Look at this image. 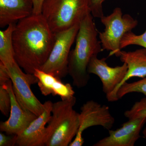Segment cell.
I'll return each instance as SVG.
<instances>
[{
	"label": "cell",
	"instance_id": "17",
	"mask_svg": "<svg viewBox=\"0 0 146 146\" xmlns=\"http://www.w3.org/2000/svg\"><path fill=\"white\" fill-rule=\"evenodd\" d=\"M133 93H141L146 96V77L137 81L123 84L118 89L117 97L119 100L127 94Z\"/></svg>",
	"mask_w": 146,
	"mask_h": 146
},
{
	"label": "cell",
	"instance_id": "9",
	"mask_svg": "<svg viewBox=\"0 0 146 146\" xmlns=\"http://www.w3.org/2000/svg\"><path fill=\"white\" fill-rule=\"evenodd\" d=\"M106 58H98L95 55L91 58L88 66L89 74L98 76L100 79L102 85V91L108 102L118 100L117 91L118 86L125 77L128 68L126 63L120 66L112 67L109 66Z\"/></svg>",
	"mask_w": 146,
	"mask_h": 146
},
{
	"label": "cell",
	"instance_id": "5",
	"mask_svg": "<svg viewBox=\"0 0 146 146\" xmlns=\"http://www.w3.org/2000/svg\"><path fill=\"white\" fill-rule=\"evenodd\" d=\"M104 26V31L99 33V38L103 49L110 51L109 56L119 57L122 50L121 43L125 35L137 27L138 21L130 15H123L120 7L115 8L112 13L100 18Z\"/></svg>",
	"mask_w": 146,
	"mask_h": 146
},
{
	"label": "cell",
	"instance_id": "21",
	"mask_svg": "<svg viewBox=\"0 0 146 146\" xmlns=\"http://www.w3.org/2000/svg\"><path fill=\"white\" fill-rule=\"evenodd\" d=\"M106 0H90V9L94 18H101L104 15L103 4Z\"/></svg>",
	"mask_w": 146,
	"mask_h": 146
},
{
	"label": "cell",
	"instance_id": "23",
	"mask_svg": "<svg viewBox=\"0 0 146 146\" xmlns=\"http://www.w3.org/2000/svg\"><path fill=\"white\" fill-rule=\"evenodd\" d=\"M11 80L7 68L0 62V85H4Z\"/></svg>",
	"mask_w": 146,
	"mask_h": 146
},
{
	"label": "cell",
	"instance_id": "3",
	"mask_svg": "<svg viewBox=\"0 0 146 146\" xmlns=\"http://www.w3.org/2000/svg\"><path fill=\"white\" fill-rule=\"evenodd\" d=\"M76 97L53 103L52 114L46 127L45 146H69L79 127V113L74 109Z\"/></svg>",
	"mask_w": 146,
	"mask_h": 146
},
{
	"label": "cell",
	"instance_id": "13",
	"mask_svg": "<svg viewBox=\"0 0 146 146\" xmlns=\"http://www.w3.org/2000/svg\"><path fill=\"white\" fill-rule=\"evenodd\" d=\"M33 12L32 0H0V27L16 23Z\"/></svg>",
	"mask_w": 146,
	"mask_h": 146
},
{
	"label": "cell",
	"instance_id": "20",
	"mask_svg": "<svg viewBox=\"0 0 146 146\" xmlns=\"http://www.w3.org/2000/svg\"><path fill=\"white\" fill-rule=\"evenodd\" d=\"M11 101L10 94L5 85H0V110L6 117L10 113Z\"/></svg>",
	"mask_w": 146,
	"mask_h": 146
},
{
	"label": "cell",
	"instance_id": "1",
	"mask_svg": "<svg viewBox=\"0 0 146 146\" xmlns=\"http://www.w3.org/2000/svg\"><path fill=\"white\" fill-rule=\"evenodd\" d=\"M12 39L16 62L25 72L33 74L49 56L55 34L41 13L32 14L16 24Z\"/></svg>",
	"mask_w": 146,
	"mask_h": 146
},
{
	"label": "cell",
	"instance_id": "15",
	"mask_svg": "<svg viewBox=\"0 0 146 146\" xmlns=\"http://www.w3.org/2000/svg\"><path fill=\"white\" fill-rule=\"evenodd\" d=\"M119 57L123 63L127 64L128 70L125 77L118 86L117 91L131 78H143L146 77V48H143L130 52L121 50Z\"/></svg>",
	"mask_w": 146,
	"mask_h": 146
},
{
	"label": "cell",
	"instance_id": "16",
	"mask_svg": "<svg viewBox=\"0 0 146 146\" xmlns=\"http://www.w3.org/2000/svg\"><path fill=\"white\" fill-rule=\"evenodd\" d=\"M16 23L11 24L4 30L0 31V62L5 66L16 61L12 39Z\"/></svg>",
	"mask_w": 146,
	"mask_h": 146
},
{
	"label": "cell",
	"instance_id": "14",
	"mask_svg": "<svg viewBox=\"0 0 146 146\" xmlns=\"http://www.w3.org/2000/svg\"><path fill=\"white\" fill-rule=\"evenodd\" d=\"M33 74L38 79V86L44 96L52 94L54 96H58L64 100L74 96L75 92L70 84L63 83L61 79L40 69H36Z\"/></svg>",
	"mask_w": 146,
	"mask_h": 146
},
{
	"label": "cell",
	"instance_id": "22",
	"mask_svg": "<svg viewBox=\"0 0 146 146\" xmlns=\"http://www.w3.org/2000/svg\"><path fill=\"white\" fill-rule=\"evenodd\" d=\"M16 135H5L0 133V146H13L16 145Z\"/></svg>",
	"mask_w": 146,
	"mask_h": 146
},
{
	"label": "cell",
	"instance_id": "11",
	"mask_svg": "<svg viewBox=\"0 0 146 146\" xmlns=\"http://www.w3.org/2000/svg\"><path fill=\"white\" fill-rule=\"evenodd\" d=\"M52 104L50 101L45 102L44 109L42 114L35 119L22 133L16 135V145L45 146L47 137L46 125L51 116Z\"/></svg>",
	"mask_w": 146,
	"mask_h": 146
},
{
	"label": "cell",
	"instance_id": "18",
	"mask_svg": "<svg viewBox=\"0 0 146 146\" xmlns=\"http://www.w3.org/2000/svg\"><path fill=\"white\" fill-rule=\"evenodd\" d=\"M130 45H137L146 48V30L139 35L135 34L132 31L126 33L121 41V49Z\"/></svg>",
	"mask_w": 146,
	"mask_h": 146
},
{
	"label": "cell",
	"instance_id": "2",
	"mask_svg": "<svg viewBox=\"0 0 146 146\" xmlns=\"http://www.w3.org/2000/svg\"><path fill=\"white\" fill-rule=\"evenodd\" d=\"M98 35L93 16L89 13L80 23L75 46L69 56L68 74L74 86L79 89L85 87L89 82L88 66L91 58L103 50Z\"/></svg>",
	"mask_w": 146,
	"mask_h": 146
},
{
	"label": "cell",
	"instance_id": "6",
	"mask_svg": "<svg viewBox=\"0 0 146 146\" xmlns=\"http://www.w3.org/2000/svg\"><path fill=\"white\" fill-rule=\"evenodd\" d=\"M79 25L78 24L66 30L54 33V43L49 56L39 69L60 79L68 74L71 48L76 40Z\"/></svg>",
	"mask_w": 146,
	"mask_h": 146
},
{
	"label": "cell",
	"instance_id": "19",
	"mask_svg": "<svg viewBox=\"0 0 146 146\" xmlns=\"http://www.w3.org/2000/svg\"><path fill=\"white\" fill-rule=\"evenodd\" d=\"M124 116L128 119L146 118V96L136 102L130 109L125 111Z\"/></svg>",
	"mask_w": 146,
	"mask_h": 146
},
{
	"label": "cell",
	"instance_id": "7",
	"mask_svg": "<svg viewBox=\"0 0 146 146\" xmlns=\"http://www.w3.org/2000/svg\"><path fill=\"white\" fill-rule=\"evenodd\" d=\"M5 66L17 100L23 108L38 117L44 111V105L36 98L31 88L32 84L37 83V78L34 74L24 72L16 61Z\"/></svg>",
	"mask_w": 146,
	"mask_h": 146
},
{
	"label": "cell",
	"instance_id": "12",
	"mask_svg": "<svg viewBox=\"0 0 146 146\" xmlns=\"http://www.w3.org/2000/svg\"><path fill=\"white\" fill-rule=\"evenodd\" d=\"M146 118L131 119L115 130L110 129L109 135L103 138L93 146H133L140 138V133Z\"/></svg>",
	"mask_w": 146,
	"mask_h": 146
},
{
	"label": "cell",
	"instance_id": "10",
	"mask_svg": "<svg viewBox=\"0 0 146 146\" xmlns=\"http://www.w3.org/2000/svg\"><path fill=\"white\" fill-rule=\"evenodd\" d=\"M4 85L10 94L11 106L8 119L0 123V131L8 135H18L37 117L19 103L14 94L11 80Z\"/></svg>",
	"mask_w": 146,
	"mask_h": 146
},
{
	"label": "cell",
	"instance_id": "24",
	"mask_svg": "<svg viewBox=\"0 0 146 146\" xmlns=\"http://www.w3.org/2000/svg\"><path fill=\"white\" fill-rule=\"evenodd\" d=\"M44 1V0H32L33 5V14H41Z\"/></svg>",
	"mask_w": 146,
	"mask_h": 146
},
{
	"label": "cell",
	"instance_id": "25",
	"mask_svg": "<svg viewBox=\"0 0 146 146\" xmlns=\"http://www.w3.org/2000/svg\"><path fill=\"white\" fill-rule=\"evenodd\" d=\"M143 133L144 137L146 139V127L144 129L143 131Z\"/></svg>",
	"mask_w": 146,
	"mask_h": 146
},
{
	"label": "cell",
	"instance_id": "4",
	"mask_svg": "<svg viewBox=\"0 0 146 146\" xmlns=\"http://www.w3.org/2000/svg\"><path fill=\"white\" fill-rule=\"evenodd\" d=\"M90 13V0H44L41 14L55 33L80 24Z\"/></svg>",
	"mask_w": 146,
	"mask_h": 146
},
{
	"label": "cell",
	"instance_id": "8",
	"mask_svg": "<svg viewBox=\"0 0 146 146\" xmlns=\"http://www.w3.org/2000/svg\"><path fill=\"white\" fill-rule=\"evenodd\" d=\"M78 130L70 146H82L84 143L82 133L91 127L100 126L109 130L113 127L115 119L108 106L90 100L82 105L79 113Z\"/></svg>",
	"mask_w": 146,
	"mask_h": 146
}]
</instances>
